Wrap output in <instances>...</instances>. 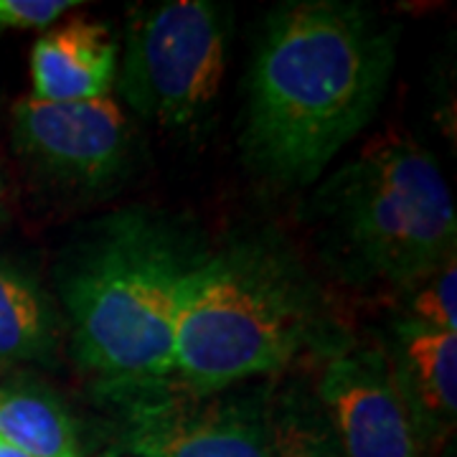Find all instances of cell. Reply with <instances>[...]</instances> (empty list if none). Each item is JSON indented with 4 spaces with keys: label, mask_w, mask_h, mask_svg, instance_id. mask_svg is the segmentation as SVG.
Wrapping results in <instances>:
<instances>
[{
    "label": "cell",
    "mask_w": 457,
    "mask_h": 457,
    "mask_svg": "<svg viewBox=\"0 0 457 457\" xmlns=\"http://www.w3.org/2000/svg\"><path fill=\"white\" fill-rule=\"evenodd\" d=\"M320 323L315 285L282 246L252 239L183 279L173 374L198 396L285 369Z\"/></svg>",
    "instance_id": "3957f363"
},
{
    "label": "cell",
    "mask_w": 457,
    "mask_h": 457,
    "mask_svg": "<svg viewBox=\"0 0 457 457\" xmlns=\"http://www.w3.org/2000/svg\"><path fill=\"white\" fill-rule=\"evenodd\" d=\"M396 38V29L363 3L278 5L249 69V163L285 186L318 179L386 97Z\"/></svg>",
    "instance_id": "6da1fadb"
},
{
    "label": "cell",
    "mask_w": 457,
    "mask_h": 457,
    "mask_svg": "<svg viewBox=\"0 0 457 457\" xmlns=\"http://www.w3.org/2000/svg\"><path fill=\"white\" fill-rule=\"evenodd\" d=\"M318 396L343 457H425V429L396 384L389 351L351 345L333 353Z\"/></svg>",
    "instance_id": "8992f818"
},
{
    "label": "cell",
    "mask_w": 457,
    "mask_h": 457,
    "mask_svg": "<svg viewBox=\"0 0 457 457\" xmlns=\"http://www.w3.org/2000/svg\"><path fill=\"white\" fill-rule=\"evenodd\" d=\"M411 290L409 300V318L420 326L437 328L455 333L457 330V257H447L437 270H432Z\"/></svg>",
    "instance_id": "5bb4252c"
},
{
    "label": "cell",
    "mask_w": 457,
    "mask_h": 457,
    "mask_svg": "<svg viewBox=\"0 0 457 457\" xmlns=\"http://www.w3.org/2000/svg\"><path fill=\"white\" fill-rule=\"evenodd\" d=\"M194 264L150 213L120 212L95 227L59 278L84 366L122 389L173 376L180 290Z\"/></svg>",
    "instance_id": "7a4b0ae2"
},
{
    "label": "cell",
    "mask_w": 457,
    "mask_h": 457,
    "mask_svg": "<svg viewBox=\"0 0 457 457\" xmlns=\"http://www.w3.org/2000/svg\"><path fill=\"white\" fill-rule=\"evenodd\" d=\"M77 0H0V29H49Z\"/></svg>",
    "instance_id": "9a60e30c"
},
{
    "label": "cell",
    "mask_w": 457,
    "mask_h": 457,
    "mask_svg": "<svg viewBox=\"0 0 457 457\" xmlns=\"http://www.w3.org/2000/svg\"><path fill=\"white\" fill-rule=\"evenodd\" d=\"M122 450L130 457H272L270 420L249 402L130 386Z\"/></svg>",
    "instance_id": "52a82bcc"
},
{
    "label": "cell",
    "mask_w": 457,
    "mask_h": 457,
    "mask_svg": "<svg viewBox=\"0 0 457 457\" xmlns=\"http://www.w3.org/2000/svg\"><path fill=\"white\" fill-rule=\"evenodd\" d=\"M0 457H29V455H26V453H21L16 445H11L5 437H0Z\"/></svg>",
    "instance_id": "2e32d148"
},
{
    "label": "cell",
    "mask_w": 457,
    "mask_h": 457,
    "mask_svg": "<svg viewBox=\"0 0 457 457\" xmlns=\"http://www.w3.org/2000/svg\"><path fill=\"white\" fill-rule=\"evenodd\" d=\"M117 74V44L104 23L87 18L46 31L31 51V97L89 102L110 97Z\"/></svg>",
    "instance_id": "9c48e42d"
},
{
    "label": "cell",
    "mask_w": 457,
    "mask_h": 457,
    "mask_svg": "<svg viewBox=\"0 0 457 457\" xmlns=\"http://www.w3.org/2000/svg\"><path fill=\"white\" fill-rule=\"evenodd\" d=\"M227 23L209 0H165L130 13L122 97L155 125L180 128L209 110L227 66Z\"/></svg>",
    "instance_id": "5b68a950"
},
{
    "label": "cell",
    "mask_w": 457,
    "mask_h": 457,
    "mask_svg": "<svg viewBox=\"0 0 457 457\" xmlns=\"http://www.w3.org/2000/svg\"><path fill=\"white\" fill-rule=\"evenodd\" d=\"M51 343V312L41 290L16 267L0 264V369L41 356Z\"/></svg>",
    "instance_id": "7c38bea8"
},
{
    "label": "cell",
    "mask_w": 457,
    "mask_h": 457,
    "mask_svg": "<svg viewBox=\"0 0 457 457\" xmlns=\"http://www.w3.org/2000/svg\"><path fill=\"white\" fill-rule=\"evenodd\" d=\"M270 442L272 457H343L328 420L308 404L279 409L270 420Z\"/></svg>",
    "instance_id": "4fadbf2b"
},
{
    "label": "cell",
    "mask_w": 457,
    "mask_h": 457,
    "mask_svg": "<svg viewBox=\"0 0 457 457\" xmlns=\"http://www.w3.org/2000/svg\"><path fill=\"white\" fill-rule=\"evenodd\" d=\"M0 437L29 457H82L69 411L31 384L0 386Z\"/></svg>",
    "instance_id": "8fae6325"
},
{
    "label": "cell",
    "mask_w": 457,
    "mask_h": 457,
    "mask_svg": "<svg viewBox=\"0 0 457 457\" xmlns=\"http://www.w3.org/2000/svg\"><path fill=\"white\" fill-rule=\"evenodd\" d=\"M396 384L427 437L447 435L457 411V336L402 320L394 336Z\"/></svg>",
    "instance_id": "30bf717a"
},
{
    "label": "cell",
    "mask_w": 457,
    "mask_h": 457,
    "mask_svg": "<svg viewBox=\"0 0 457 457\" xmlns=\"http://www.w3.org/2000/svg\"><path fill=\"white\" fill-rule=\"evenodd\" d=\"M323 252L343 278L409 290L455 254L450 186L411 135L378 132L312 201Z\"/></svg>",
    "instance_id": "277c9868"
},
{
    "label": "cell",
    "mask_w": 457,
    "mask_h": 457,
    "mask_svg": "<svg viewBox=\"0 0 457 457\" xmlns=\"http://www.w3.org/2000/svg\"><path fill=\"white\" fill-rule=\"evenodd\" d=\"M13 132L31 161L77 186H102L128 155V120L112 97L44 102L29 95L13 104Z\"/></svg>",
    "instance_id": "ba28073f"
}]
</instances>
